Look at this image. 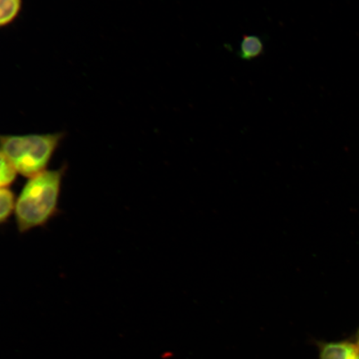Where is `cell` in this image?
<instances>
[{
	"mask_svg": "<svg viewBox=\"0 0 359 359\" xmlns=\"http://www.w3.org/2000/svg\"><path fill=\"white\" fill-rule=\"evenodd\" d=\"M65 170H45L25 184L13 212L20 233L46 226L57 214Z\"/></svg>",
	"mask_w": 359,
	"mask_h": 359,
	"instance_id": "6da1fadb",
	"label": "cell"
},
{
	"mask_svg": "<svg viewBox=\"0 0 359 359\" xmlns=\"http://www.w3.org/2000/svg\"><path fill=\"white\" fill-rule=\"evenodd\" d=\"M64 134L1 135L0 151L18 174L33 177L47 170Z\"/></svg>",
	"mask_w": 359,
	"mask_h": 359,
	"instance_id": "7a4b0ae2",
	"label": "cell"
},
{
	"mask_svg": "<svg viewBox=\"0 0 359 359\" xmlns=\"http://www.w3.org/2000/svg\"><path fill=\"white\" fill-rule=\"evenodd\" d=\"M320 359H359V348L355 344L342 342L318 343Z\"/></svg>",
	"mask_w": 359,
	"mask_h": 359,
	"instance_id": "3957f363",
	"label": "cell"
},
{
	"mask_svg": "<svg viewBox=\"0 0 359 359\" xmlns=\"http://www.w3.org/2000/svg\"><path fill=\"white\" fill-rule=\"evenodd\" d=\"M264 53V43L258 35L245 34L241 39L238 57L241 60L251 61L262 57Z\"/></svg>",
	"mask_w": 359,
	"mask_h": 359,
	"instance_id": "277c9868",
	"label": "cell"
},
{
	"mask_svg": "<svg viewBox=\"0 0 359 359\" xmlns=\"http://www.w3.org/2000/svg\"><path fill=\"white\" fill-rule=\"evenodd\" d=\"M16 197L10 188H0V224L6 223L15 212Z\"/></svg>",
	"mask_w": 359,
	"mask_h": 359,
	"instance_id": "5b68a950",
	"label": "cell"
},
{
	"mask_svg": "<svg viewBox=\"0 0 359 359\" xmlns=\"http://www.w3.org/2000/svg\"><path fill=\"white\" fill-rule=\"evenodd\" d=\"M21 0H0V27L10 25L21 10Z\"/></svg>",
	"mask_w": 359,
	"mask_h": 359,
	"instance_id": "8992f818",
	"label": "cell"
},
{
	"mask_svg": "<svg viewBox=\"0 0 359 359\" xmlns=\"http://www.w3.org/2000/svg\"><path fill=\"white\" fill-rule=\"evenodd\" d=\"M17 172L15 168L0 151V188H8L15 182Z\"/></svg>",
	"mask_w": 359,
	"mask_h": 359,
	"instance_id": "52a82bcc",
	"label": "cell"
},
{
	"mask_svg": "<svg viewBox=\"0 0 359 359\" xmlns=\"http://www.w3.org/2000/svg\"><path fill=\"white\" fill-rule=\"evenodd\" d=\"M357 343L356 344L358 345V347L359 348V330L358 332V334H357Z\"/></svg>",
	"mask_w": 359,
	"mask_h": 359,
	"instance_id": "ba28073f",
	"label": "cell"
}]
</instances>
